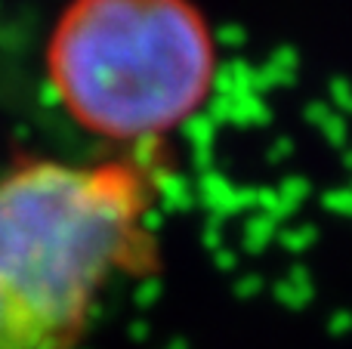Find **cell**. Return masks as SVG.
<instances>
[{"label": "cell", "instance_id": "1", "mask_svg": "<svg viewBox=\"0 0 352 349\" xmlns=\"http://www.w3.org/2000/svg\"><path fill=\"white\" fill-rule=\"evenodd\" d=\"M158 177L152 148L0 177V349H78L102 297L155 269Z\"/></svg>", "mask_w": 352, "mask_h": 349}, {"label": "cell", "instance_id": "2", "mask_svg": "<svg viewBox=\"0 0 352 349\" xmlns=\"http://www.w3.org/2000/svg\"><path fill=\"white\" fill-rule=\"evenodd\" d=\"M47 80L84 133L148 152L210 99L217 37L195 0H68L47 41Z\"/></svg>", "mask_w": 352, "mask_h": 349}]
</instances>
